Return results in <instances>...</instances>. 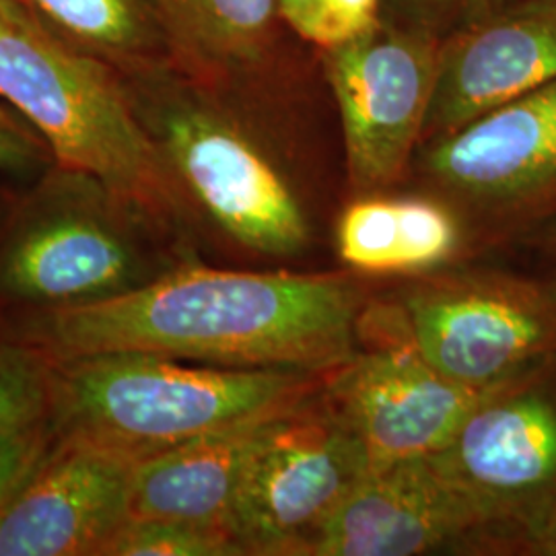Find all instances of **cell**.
<instances>
[{"label": "cell", "instance_id": "14", "mask_svg": "<svg viewBox=\"0 0 556 556\" xmlns=\"http://www.w3.org/2000/svg\"><path fill=\"white\" fill-rule=\"evenodd\" d=\"M555 79L556 4H505L441 40L422 142L445 137Z\"/></svg>", "mask_w": 556, "mask_h": 556}, {"label": "cell", "instance_id": "2", "mask_svg": "<svg viewBox=\"0 0 556 556\" xmlns=\"http://www.w3.org/2000/svg\"><path fill=\"white\" fill-rule=\"evenodd\" d=\"M0 100L36 126L56 165L98 179L184 258L199 260V217L112 64L27 15L0 25Z\"/></svg>", "mask_w": 556, "mask_h": 556}, {"label": "cell", "instance_id": "16", "mask_svg": "<svg viewBox=\"0 0 556 556\" xmlns=\"http://www.w3.org/2000/svg\"><path fill=\"white\" fill-rule=\"evenodd\" d=\"M273 417L192 439L139 459L132 472V517L197 521L231 532L229 521L241 478Z\"/></svg>", "mask_w": 556, "mask_h": 556}, {"label": "cell", "instance_id": "6", "mask_svg": "<svg viewBox=\"0 0 556 556\" xmlns=\"http://www.w3.org/2000/svg\"><path fill=\"white\" fill-rule=\"evenodd\" d=\"M186 262L101 181L56 165L0 231V305L23 314L119 298Z\"/></svg>", "mask_w": 556, "mask_h": 556}, {"label": "cell", "instance_id": "8", "mask_svg": "<svg viewBox=\"0 0 556 556\" xmlns=\"http://www.w3.org/2000/svg\"><path fill=\"white\" fill-rule=\"evenodd\" d=\"M374 459L324 386L270 418L239 484L229 528L245 556H314Z\"/></svg>", "mask_w": 556, "mask_h": 556}, {"label": "cell", "instance_id": "28", "mask_svg": "<svg viewBox=\"0 0 556 556\" xmlns=\"http://www.w3.org/2000/svg\"><path fill=\"white\" fill-rule=\"evenodd\" d=\"M540 2H551V4H556V0H540Z\"/></svg>", "mask_w": 556, "mask_h": 556}, {"label": "cell", "instance_id": "7", "mask_svg": "<svg viewBox=\"0 0 556 556\" xmlns=\"http://www.w3.org/2000/svg\"><path fill=\"white\" fill-rule=\"evenodd\" d=\"M425 192L456 206L482 256L556 220V79L418 147Z\"/></svg>", "mask_w": 556, "mask_h": 556}, {"label": "cell", "instance_id": "10", "mask_svg": "<svg viewBox=\"0 0 556 556\" xmlns=\"http://www.w3.org/2000/svg\"><path fill=\"white\" fill-rule=\"evenodd\" d=\"M441 40L381 20L365 36L324 50L351 197L394 190L413 169L435 91Z\"/></svg>", "mask_w": 556, "mask_h": 556}, {"label": "cell", "instance_id": "20", "mask_svg": "<svg viewBox=\"0 0 556 556\" xmlns=\"http://www.w3.org/2000/svg\"><path fill=\"white\" fill-rule=\"evenodd\" d=\"M52 357L20 337L0 338V433L50 417Z\"/></svg>", "mask_w": 556, "mask_h": 556}, {"label": "cell", "instance_id": "5", "mask_svg": "<svg viewBox=\"0 0 556 556\" xmlns=\"http://www.w3.org/2000/svg\"><path fill=\"white\" fill-rule=\"evenodd\" d=\"M139 77L137 89L126 85L132 103L204 236L260 262L312 254V215L258 137L211 96Z\"/></svg>", "mask_w": 556, "mask_h": 556}, {"label": "cell", "instance_id": "4", "mask_svg": "<svg viewBox=\"0 0 556 556\" xmlns=\"http://www.w3.org/2000/svg\"><path fill=\"white\" fill-rule=\"evenodd\" d=\"M363 338L404 342L445 378L491 390L556 361V278L475 260L378 280Z\"/></svg>", "mask_w": 556, "mask_h": 556}, {"label": "cell", "instance_id": "19", "mask_svg": "<svg viewBox=\"0 0 556 556\" xmlns=\"http://www.w3.org/2000/svg\"><path fill=\"white\" fill-rule=\"evenodd\" d=\"M101 556H245L227 528L181 521L130 517Z\"/></svg>", "mask_w": 556, "mask_h": 556}, {"label": "cell", "instance_id": "27", "mask_svg": "<svg viewBox=\"0 0 556 556\" xmlns=\"http://www.w3.org/2000/svg\"><path fill=\"white\" fill-rule=\"evenodd\" d=\"M27 15H31V13L25 11L17 0H0V25L25 20Z\"/></svg>", "mask_w": 556, "mask_h": 556}, {"label": "cell", "instance_id": "13", "mask_svg": "<svg viewBox=\"0 0 556 556\" xmlns=\"http://www.w3.org/2000/svg\"><path fill=\"white\" fill-rule=\"evenodd\" d=\"M482 555L468 501L429 456L374 462L324 528L314 556Z\"/></svg>", "mask_w": 556, "mask_h": 556}, {"label": "cell", "instance_id": "23", "mask_svg": "<svg viewBox=\"0 0 556 556\" xmlns=\"http://www.w3.org/2000/svg\"><path fill=\"white\" fill-rule=\"evenodd\" d=\"M54 443L50 417L0 433V511L34 477Z\"/></svg>", "mask_w": 556, "mask_h": 556}, {"label": "cell", "instance_id": "9", "mask_svg": "<svg viewBox=\"0 0 556 556\" xmlns=\"http://www.w3.org/2000/svg\"><path fill=\"white\" fill-rule=\"evenodd\" d=\"M429 457L475 511L482 555L511 556L556 503V361L491 388Z\"/></svg>", "mask_w": 556, "mask_h": 556}, {"label": "cell", "instance_id": "15", "mask_svg": "<svg viewBox=\"0 0 556 556\" xmlns=\"http://www.w3.org/2000/svg\"><path fill=\"white\" fill-rule=\"evenodd\" d=\"M342 268L376 280L420 277L482 260L456 206L431 192L351 197L332 227Z\"/></svg>", "mask_w": 556, "mask_h": 556}, {"label": "cell", "instance_id": "21", "mask_svg": "<svg viewBox=\"0 0 556 556\" xmlns=\"http://www.w3.org/2000/svg\"><path fill=\"white\" fill-rule=\"evenodd\" d=\"M277 13L299 38L330 50L378 27L383 0H277Z\"/></svg>", "mask_w": 556, "mask_h": 556}, {"label": "cell", "instance_id": "24", "mask_svg": "<svg viewBox=\"0 0 556 556\" xmlns=\"http://www.w3.org/2000/svg\"><path fill=\"white\" fill-rule=\"evenodd\" d=\"M41 153L40 142L23 132L20 124L0 108V172L31 169L43 160Z\"/></svg>", "mask_w": 556, "mask_h": 556}, {"label": "cell", "instance_id": "26", "mask_svg": "<svg viewBox=\"0 0 556 556\" xmlns=\"http://www.w3.org/2000/svg\"><path fill=\"white\" fill-rule=\"evenodd\" d=\"M521 248L534 254L536 270L556 278V220L530 241H526Z\"/></svg>", "mask_w": 556, "mask_h": 556}, {"label": "cell", "instance_id": "18", "mask_svg": "<svg viewBox=\"0 0 556 556\" xmlns=\"http://www.w3.org/2000/svg\"><path fill=\"white\" fill-rule=\"evenodd\" d=\"M48 29L116 71L144 75L165 46L149 0H17Z\"/></svg>", "mask_w": 556, "mask_h": 556}, {"label": "cell", "instance_id": "1", "mask_svg": "<svg viewBox=\"0 0 556 556\" xmlns=\"http://www.w3.org/2000/svg\"><path fill=\"white\" fill-rule=\"evenodd\" d=\"M376 278L227 270L186 262L119 298L23 312V338L52 358L147 353L239 369L330 374L357 353Z\"/></svg>", "mask_w": 556, "mask_h": 556}, {"label": "cell", "instance_id": "12", "mask_svg": "<svg viewBox=\"0 0 556 556\" xmlns=\"http://www.w3.org/2000/svg\"><path fill=\"white\" fill-rule=\"evenodd\" d=\"M135 464L89 439L56 438L0 511V556H101L132 517Z\"/></svg>", "mask_w": 556, "mask_h": 556}, {"label": "cell", "instance_id": "25", "mask_svg": "<svg viewBox=\"0 0 556 556\" xmlns=\"http://www.w3.org/2000/svg\"><path fill=\"white\" fill-rule=\"evenodd\" d=\"M511 556H556V503L519 536Z\"/></svg>", "mask_w": 556, "mask_h": 556}, {"label": "cell", "instance_id": "17", "mask_svg": "<svg viewBox=\"0 0 556 556\" xmlns=\"http://www.w3.org/2000/svg\"><path fill=\"white\" fill-rule=\"evenodd\" d=\"M176 64L204 83L258 66L278 17L277 0H149Z\"/></svg>", "mask_w": 556, "mask_h": 556}, {"label": "cell", "instance_id": "22", "mask_svg": "<svg viewBox=\"0 0 556 556\" xmlns=\"http://www.w3.org/2000/svg\"><path fill=\"white\" fill-rule=\"evenodd\" d=\"M505 4V0H383L381 20L445 38Z\"/></svg>", "mask_w": 556, "mask_h": 556}, {"label": "cell", "instance_id": "11", "mask_svg": "<svg viewBox=\"0 0 556 556\" xmlns=\"http://www.w3.org/2000/svg\"><path fill=\"white\" fill-rule=\"evenodd\" d=\"M489 390L445 378L404 342L363 338L324 381V396L374 462L433 456Z\"/></svg>", "mask_w": 556, "mask_h": 556}, {"label": "cell", "instance_id": "3", "mask_svg": "<svg viewBox=\"0 0 556 556\" xmlns=\"http://www.w3.org/2000/svg\"><path fill=\"white\" fill-rule=\"evenodd\" d=\"M328 374L239 369L147 353L52 358L56 438L89 439L137 462L192 439L273 417Z\"/></svg>", "mask_w": 556, "mask_h": 556}]
</instances>
